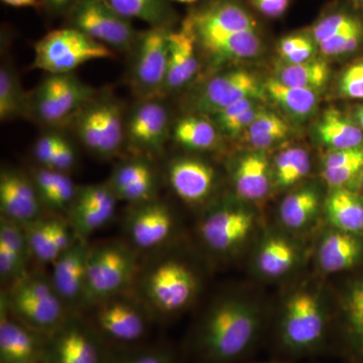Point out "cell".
<instances>
[{
  "instance_id": "obj_1",
  "label": "cell",
  "mask_w": 363,
  "mask_h": 363,
  "mask_svg": "<svg viewBox=\"0 0 363 363\" xmlns=\"http://www.w3.org/2000/svg\"><path fill=\"white\" fill-rule=\"evenodd\" d=\"M262 328V313L257 306L240 297L224 298L198 323L190 350L200 363L236 362L255 348Z\"/></svg>"
},
{
  "instance_id": "obj_2",
  "label": "cell",
  "mask_w": 363,
  "mask_h": 363,
  "mask_svg": "<svg viewBox=\"0 0 363 363\" xmlns=\"http://www.w3.org/2000/svg\"><path fill=\"white\" fill-rule=\"evenodd\" d=\"M1 304L21 323L44 335L56 330L72 313L50 276L40 272H28L7 288Z\"/></svg>"
},
{
  "instance_id": "obj_3",
  "label": "cell",
  "mask_w": 363,
  "mask_h": 363,
  "mask_svg": "<svg viewBox=\"0 0 363 363\" xmlns=\"http://www.w3.org/2000/svg\"><path fill=\"white\" fill-rule=\"evenodd\" d=\"M327 323L320 296L311 290H298L284 306L278 328L279 346L294 357L315 352L323 345Z\"/></svg>"
},
{
  "instance_id": "obj_4",
  "label": "cell",
  "mask_w": 363,
  "mask_h": 363,
  "mask_svg": "<svg viewBox=\"0 0 363 363\" xmlns=\"http://www.w3.org/2000/svg\"><path fill=\"white\" fill-rule=\"evenodd\" d=\"M138 271L135 248L119 241L91 247L84 308L125 293Z\"/></svg>"
},
{
  "instance_id": "obj_5",
  "label": "cell",
  "mask_w": 363,
  "mask_h": 363,
  "mask_svg": "<svg viewBox=\"0 0 363 363\" xmlns=\"http://www.w3.org/2000/svg\"><path fill=\"white\" fill-rule=\"evenodd\" d=\"M198 290L199 279L192 267L175 259L152 264L140 281L143 301L164 316L183 311L194 301Z\"/></svg>"
},
{
  "instance_id": "obj_6",
  "label": "cell",
  "mask_w": 363,
  "mask_h": 363,
  "mask_svg": "<svg viewBox=\"0 0 363 363\" xmlns=\"http://www.w3.org/2000/svg\"><path fill=\"white\" fill-rule=\"evenodd\" d=\"M113 56L111 48L70 26L51 30L35 44L33 67L51 75L70 74L88 62Z\"/></svg>"
},
{
  "instance_id": "obj_7",
  "label": "cell",
  "mask_w": 363,
  "mask_h": 363,
  "mask_svg": "<svg viewBox=\"0 0 363 363\" xmlns=\"http://www.w3.org/2000/svg\"><path fill=\"white\" fill-rule=\"evenodd\" d=\"M106 343L92 324L70 313L47 335L42 363H108Z\"/></svg>"
},
{
  "instance_id": "obj_8",
  "label": "cell",
  "mask_w": 363,
  "mask_h": 363,
  "mask_svg": "<svg viewBox=\"0 0 363 363\" xmlns=\"http://www.w3.org/2000/svg\"><path fill=\"white\" fill-rule=\"evenodd\" d=\"M69 14L72 26L100 44L123 52L135 48L140 33L105 0H80Z\"/></svg>"
},
{
  "instance_id": "obj_9",
  "label": "cell",
  "mask_w": 363,
  "mask_h": 363,
  "mask_svg": "<svg viewBox=\"0 0 363 363\" xmlns=\"http://www.w3.org/2000/svg\"><path fill=\"white\" fill-rule=\"evenodd\" d=\"M92 324L106 342L133 345L147 331L149 314L142 303L121 294L93 306Z\"/></svg>"
},
{
  "instance_id": "obj_10",
  "label": "cell",
  "mask_w": 363,
  "mask_h": 363,
  "mask_svg": "<svg viewBox=\"0 0 363 363\" xmlns=\"http://www.w3.org/2000/svg\"><path fill=\"white\" fill-rule=\"evenodd\" d=\"M123 113L116 100L91 101L78 113L76 128L81 142L102 157L116 156L124 140Z\"/></svg>"
},
{
  "instance_id": "obj_11",
  "label": "cell",
  "mask_w": 363,
  "mask_h": 363,
  "mask_svg": "<svg viewBox=\"0 0 363 363\" xmlns=\"http://www.w3.org/2000/svg\"><path fill=\"white\" fill-rule=\"evenodd\" d=\"M94 90L73 74L50 75L40 83L33 98V108L45 123H62L92 101Z\"/></svg>"
},
{
  "instance_id": "obj_12",
  "label": "cell",
  "mask_w": 363,
  "mask_h": 363,
  "mask_svg": "<svg viewBox=\"0 0 363 363\" xmlns=\"http://www.w3.org/2000/svg\"><path fill=\"white\" fill-rule=\"evenodd\" d=\"M169 33L168 26H150L138 35L131 80L142 95L164 90L168 74Z\"/></svg>"
},
{
  "instance_id": "obj_13",
  "label": "cell",
  "mask_w": 363,
  "mask_h": 363,
  "mask_svg": "<svg viewBox=\"0 0 363 363\" xmlns=\"http://www.w3.org/2000/svg\"><path fill=\"white\" fill-rule=\"evenodd\" d=\"M255 220V214L245 208H216L205 215L200 223V238L211 252L217 255H230L252 234Z\"/></svg>"
},
{
  "instance_id": "obj_14",
  "label": "cell",
  "mask_w": 363,
  "mask_h": 363,
  "mask_svg": "<svg viewBox=\"0 0 363 363\" xmlns=\"http://www.w3.org/2000/svg\"><path fill=\"white\" fill-rule=\"evenodd\" d=\"M117 198L111 184H94L77 188L68 211V221L76 236L87 240L106 225L116 212Z\"/></svg>"
},
{
  "instance_id": "obj_15",
  "label": "cell",
  "mask_w": 363,
  "mask_h": 363,
  "mask_svg": "<svg viewBox=\"0 0 363 363\" xmlns=\"http://www.w3.org/2000/svg\"><path fill=\"white\" fill-rule=\"evenodd\" d=\"M89 250L87 240L77 238L52 264V285L72 313L84 308Z\"/></svg>"
},
{
  "instance_id": "obj_16",
  "label": "cell",
  "mask_w": 363,
  "mask_h": 363,
  "mask_svg": "<svg viewBox=\"0 0 363 363\" xmlns=\"http://www.w3.org/2000/svg\"><path fill=\"white\" fill-rule=\"evenodd\" d=\"M126 234L135 250L161 247L173 235L175 217L164 203L152 201L136 205L126 221Z\"/></svg>"
},
{
  "instance_id": "obj_17",
  "label": "cell",
  "mask_w": 363,
  "mask_h": 363,
  "mask_svg": "<svg viewBox=\"0 0 363 363\" xmlns=\"http://www.w3.org/2000/svg\"><path fill=\"white\" fill-rule=\"evenodd\" d=\"M42 201L32 178L16 169H4L0 176L1 218L26 226L43 216Z\"/></svg>"
},
{
  "instance_id": "obj_18",
  "label": "cell",
  "mask_w": 363,
  "mask_h": 363,
  "mask_svg": "<svg viewBox=\"0 0 363 363\" xmlns=\"http://www.w3.org/2000/svg\"><path fill=\"white\" fill-rule=\"evenodd\" d=\"M47 335L33 330L1 304L0 363H42Z\"/></svg>"
},
{
  "instance_id": "obj_19",
  "label": "cell",
  "mask_w": 363,
  "mask_h": 363,
  "mask_svg": "<svg viewBox=\"0 0 363 363\" xmlns=\"http://www.w3.org/2000/svg\"><path fill=\"white\" fill-rule=\"evenodd\" d=\"M259 80L245 70L227 72L216 76L203 88L198 97L197 107L205 112H217L229 105L247 99H259L262 95Z\"/></svg>"
},
{
  "instance_id": "obj_20",
  "label": "cell",
  "mask_w": 363,
  "mask_h": 363,
  "mask_svg": "<svg viewBox=\"0 0 363 363\" xmlns=\"http://www.w3.org/2000/svg\"><path fill=\"white\" fill-rule=\"evenodd\" d=\"M33 259L52 264L73 245L77 236L68 219L44 216L23 226Z\"/></svg>"
},
{
  "instance_id": "obj_21",
  "label": "cell",
  "mask_w": 363,
  "mask_h": 363,
  "mask_svg": "<svg viewBox=\"0 0 363 363\" xmlns=\"http://www.w3.org/2000/svg\"><path fill=\"white\" fill-rule=\"evenodd\" d=\"M169 125V113L159 101L147 100L138 105L128 124L131 147L142 152H157L162 149Z\"/></svg>"
},
{
  "instance_id": "obj_22",
  "label": "cell",
  "mask_w": 363,
  "mask_h": 363,
  "mask_svg": "<svg viewBox=\"0 0 363 363\" xmlns=\"http://www.w3.org/2000/svg\"><path fill=\"white\" fill-rule=\"evenodd\" d=\"M197 40L188 18L179 30H169L168 74L164 90L175 91L188 84L199 69Z\"/></svg>"
},
{
  "instance_id": "obj_23",
  "label": "cell",
  "mask_w": 363,
  "mask_h": 363,
  "mask_svg": "<svg viewBox=\"0 0 363 363\" xmlns=\"http://www.w3.org/2000/svg\"><path fill=\"white\" fill-rule=\"evenodd\" d=\"M169 181L178 197L189 204L204 201L213 190L215 171L205 162L181 157L171 162Z\"/></svg>"
},
{
  "instance_id": "obj_24",
  "label": "cell",
  "mask_w": 363,
  "mask_h": 363,
  "mask_svg": "<svg viewBox=\"0 0 363 363\" xmlns=\"http://www.w3.org/2000/svg\"><path fill=\"white\" fill-rule=\"evenodd\" d=\"M33 259L23 226L1 218L0 221V281L9 288L28 274Z\"/></svg>"
},
{
  "instance_id": "obj_25",
  "label": "cell",
  "mask_w": 363,
  "mask_h": 363,
  "mask_svg": "<svg viewBox=\"0 0 363 363\" xmlns=\"http://www.w3.org/2000/svg\"><path fill=\"white\" fill-rule=\"evenodd\" d=\"M317 262L327 274L353 269L363 262V235L334 228L327 231L318 247Z\"/></svg>"
},
{
  "instance_id": "obj_26",
  "label": "cell",
  "mask_w": 363,
  "mask_h": 363,
  "mask_svg": "<svg viewBox=\"0 0 363 363\" xmlns=\"http://www.w3.org/2000/svg\"><path fill=\"white\" fill-rule=\"evenodd\" d=\"M341 335L352 359L363 360V277L346 285L340 296Z\"/></svg>"
},
{
  "instance_id": "obj_27",
  "label": "cell",
  "mask_w": 363,
  "mask_h": 363,
  "mask_svg": "<svg viewBox=\"0 0 363 363\" xmlns=\"http://www.w3.org/2000/svg\"><path fill=\"white\" fill-rule=\"evenodd\" d=\"M195 37L198 45L220 61L255 58L262 49V39L257 30L201 33H195Z\"/></svg>"
},
{
  "instance_id": "obj_28",
  "label": "cell",
  "mask_w": 363,
  "mask_h": 363,
  "mask_svg": "<svg viewBox=\"0 0 363 363\" xmlns=\"http://www.w3.org/2000/svg\"><path fill=\"white\" fill-rule=\"evenodd\" d=\"M300 259L295 243L285 236L271 234L260 242L255 255V269L264 278H281L289 274Z\"/></svg>"
},
{
  "instance_id": "obj_29",
  "label": "cell",
  "mask_w": 363,
  "mask_h": 363,
  "mask_svg": "<svg viewBox=\"0 0 363 363\" xmlns=\"http://www.w3.org/2000/svg\"><path fill=\"white\" fill-rule=\"evenodd\" d=\"M233 183L242 199L257 201L266 197L271 187V169L267 157L257 152L241 157L234 168Z\"/></svg>"
},
{
  "instance_id": "obj_30",
  "label": "cell",
  "mask_w": 363,
  "mask_h": 363,
  "mask_svg": "<svg viewBox=\"0 0 363 363\" xmlns=\"http://www.w3.org/2000/svg\"><path fill=\"white\" fill-rule=\"evenodd\" d=\"M334 229L363 235V197L345 188H334L324 204Z\"/></svg>"
},
{
  "instance_id": "obj_31",
  "label": "cell",
  "mask_w": 363,
  "mask_h": 363,
  "mask_svg": "<svg viewBox=\"0 0 363 363\" xmlns=\"http://www.w3.org/2000/svg\"><path fill=\"white\" fill-rule=\"evenodd\" d=\"M32 179L43 206L54 213H68L77 188L67 173L42 167L33 172Z\"/></svg>"
},
{
  "instance_id": "obj_32",
  "label": "cell",
  "mask_w": 363,
  "mask_h": 363,
  "mask_svg": "<svg viewBox=\"0 0 363 363\" xmlns=\"http://www.w3.org/2000/svg\"><path fill=\"white\" fill-rule=\"evenodd\" d=\"M320 140L332 150L362 147L363 130L335 109L325 111L317 126Z\"/></svg>"
},
{
  "instance_id": "obj_33",
  "label": "cell",
  "mask_w": 363,
  "mask_h": 363,
  "mask_svg": "<svg viewBox=\"0 0 363 363\" xmlns=\"http://www.w3.org/2000/svg\"><path fill=\"white\" fill-rule=\"evenodd\" d=\"M320 209V196L316 189H298L286 196L279 207L281 223L291 230H300L309 225Z\"/></svg>"
},
{
  "instance_id": "obj_34",
  "label": "cell",
  "mask_w": 363,
  "mask_h": 363,
  "mask_svg": "<svg viewBox=\"0 0 363 363\" xmlns=\"http://www.w3.org/2000/svg\"><path fill=\"white\" fill-rule=\"evenodd\" d=\"M264 90L276 104H278L291 116L305 118L311 116L316 109L318 104L316 91L291 87L274 78L267 81Z\"/></svg>"
},
{
  "instance_id": "obj_35",
  "label": "cell",
  "mask_w": 363,
  "mask_h": 363,
  "mask_svg": "<svg viewBox=\"0 0 363 363\" xmlns=\"http://www.w3.org/2000/svg\"><path fill=\"white\" fill-rule=\"evenodd\" d=\"M123 18L140 20L150 26H168L172 18L167 0H105Z\"/></svg>"
},
{
  "instance_id": "obj_36",
  "label": "cell",
  "mask_w": 363,
  "mask_h": 363,
  "mask_svg": "<svg viewBox=\"0 0 363 363\" xmlns=\"http://www.w3.org/2000/svg\"><path fill=\"white\" fill-rule=\"evenodd\" d=\"M328 64L321 60H309L305 63L289 64L279 71L278 80L291 87L317 91L328 81Z\"/></svg>"
},
{
  "instance_id": "obj_37",
  "label": "cell",
  "mask_w": 363,
  "mask_h": 363,
  "mask_svg": "<svg viewBox=\"0 0 363 363\" xmlns=\"http://www.w3.org/2000/svg\"><path fill=\"white\" fill-rule=\"evenodd\" d=\"M174 135L181 145L192 150H210L218 142L216 128L199 116L180 119L176 124Z\"/></svg>"
},
{
  "instance_id": "obj_38",
  "label": "cell",
  "mask_w": 363,
  "mask_h": 363,
  "mask_svg": "<svg viewBox=\"0 0 363 363\" xmlns=\"http://www.w3.org/2000/svg\"><path fill=\"white\" fill-rule=\"evenodd\" d=\"M28 106L30 101L18 76L11 67L2 66L0 70V119L4 121L23 116Z\"/></svg>"
},
{
  "instance_id": "obj_39",
  "label": "cell",
  "mask_w": 363,
  "mask_h": 363,
  "mask_svg": "<svg viewBox=\"0 0 363 363\" xmlns=\"http://www.w3.org/2000/svg\"><path fill=\"white\" fill-rule=\"evenodd\" d=\"M311 167L309 155L301 147H290L274 160V179L279 187L288 188L308 175Z\"/></svg>"
},
{
  "instance_id": "obj_40",
  "label": "cell",
  "mask_w": 363,
  "mask_h": 363,
  "mask_svg": "<svg viewBox=\"0 0 363 363\" xmlns=\"http://www.w3.org/2000/svg\"><path fill=\"white\" fill-rule=\"evenodd\" d=\"M152 178H156V174L149 162L143 160H130L117 166L109 184L114 192H116L126 186Z\"/></svg>"
},
{
  "instance_id": "obj_41",
  "label": "cell",
  "mask_w": 363,
  "mask_h": 363,
  "mask_svg": "<svg viewBox=\"0 0 363 363\" xmlns=\"http://www.w3.org/2000/svg\"><path fill=\"white\" fill-rule=\"evenodd\" d=\"M362 21L350 13H336L329 14L318 21L313 28V38L318 44L330 39L334 35L362 25Z\"/></svg>"
},
{
  "instance_id": "obj_42",
  "label": "cell",
  "mask_w": 363,
  "mask_h": 363,
  "mask_svg": "<svg viewBox=\"0 0 363 363\" xmlns=\"http://www.w3.org/2000/svg\"><path fill=\"white\" fill-rule=\"evenodd\" d=\"M363 40V23L345 32L338 33L319 44L322 54L327 56L354 52Z\"/></svg>"
},
{
  "instance_id": "obj_43",
  "label": "cell",
  "mask_w": 363,
  "mask_h": 363,
  "mask_svg": "<svg viewBox=\"0 0 363 363\" xmlns=\"http://www.w3.org/2000/svg\"><path fill=\"white\" fill-rule=\"evenodd\" d=\"M108 363H177L171 351L154 347L130 351L118 357H111Z\"/></svg>"
},
{
  "instance_id": "obj_44",
  "label": "cell",
  "mask_w": 363,
  "mask_h": 363,
  "mask_svg": "<svg viewBox=\"0 0 363 363\" xmlns=\"http://www.w3.org/2000/svg\"><path fill=\"white\" fill-rule=\"evenodd\" d=\"M341 96L363 99V61L346 69L338 85Z\"/></svg>"
},
{
  "instance_id": "obj_45",
  "label": "cell",
  "mask_w": 363,
  "mask_h": 363,
  "mask_svg": "<svg viewBox=\"0 0 363 363\" xmlns=\"http://www.w3.org/2000/svg\"><path fill=\"white\" fill-rule=\"evenodd\" d=\"M363 161L351 162L335 168H324L322 177L333 188H344L346 184L362 173Z\"/></svg>"
},
{
  "instance_id": "obj_46",
  "label": "cell",
  "mask_w": 363,
  "mask_h": 363,
  "mask_svg": "<svg viewBox=\"0 0 363 363\" xmlns=\"http://www.w3.org/2000/svg\"><path fill=\"white\" fill-rule=\"evenodd\" d=\"M247 135H272L281 133L288 135L290 128L285 121L277 114L264 111L247 128Z\"/></svg>"
},
{
  "instance_id": "obj_47",
  "label": "cell",
  "mask_w": 363,
  "mask_h": 363,
  "mask_svg": "<svg viewBox=\"0 0 363 363\" xmlns=\"http://www.w3.org/2000/svg\"><path fill=\"white\" fill-rule=\"evenodd\" d=\"M61 140L62 136L56 135H45L38 140L35 145V156L42 167L51 168Z\"/></svg>"
},
{
  "instance_id": "obj_48",
  "label": "cell",
  "mask_w": 363,
  "mask_h": 363,
  "mask_svg": "<svg viewBox=\"0 0 363 363\" xmlns=\"http://www.w3.org/2000/svg\"><path fill=\"white\" fill-rule=\"evenodd\" d=\"M257 105H259V99L247 98V99L240 100V101L229 105L226 108L217 112L215 116H216L217 124H218L219 128L221 130H223L229 123H233L234 119L238 118L241 114L250 111L253 107L257 106Z\"/></svg>"
},
{
  "instance_id": "obj_49",
  "label": "cell",
  "mask_w": 363,
  "mask_h": 363,
  "mask_svg": "<svg viewBox=\"0 0 363 363\" xmlns=\"http://www.w3.org/2000/svg\"><path fill=\"white\" fill-rule=\"evenodd\" d=\"M363 161V147L331 150L324 159V168H335L351 162Z\"/></svg>"
},
{
  "instance_id": "obj_50",
  "label": "cell",
  "mask_w": 363,
  "mask_h": 363,
  "mask_svg": "<svg viewBox=\"0 0 363 363\" xmlns=\"http://www.w3.org/2000/svg\"><path fill=\"white\" fill-rule=\"evenodd\" d=\"M76 164V150L72 143L65 138H62L61 143L55 155L54 161L52 162L51 168L56 171L67 173L70 171Z\"/></svg>"
},
{
  "instance_id": "obj_51",
  "label": "cell",
  "mask_w": 363,
  "mask_h": 363,
  "mask_svg": "<svg viewBox=\"0 0 363 363\" xmlns=\"http://www.w3.org/2000/svg\"><path fill=\"white\" fill-rule=\"evenodd\" d=\"M264 111V109L262 108L260 105H257V106L253 107V108L250 109V111L241 114L238 118L234 119L233 123H229L228 125L225 126L222 130H223L226 135L230 136L240 135L242 131L247 130V128L252 125L253 121Z\"/></svg>"
},
{
  "instance_id": "obj_52",
  "label": "cell",
  "mask_w": 363,
  "mask_h": 363,
  "mask_svg": "<svg viewBox=\"0 0 363 363\" xmlns=\"http://www.w3.org/2000/svg\"><path fill=\"white\" fill-rule=\"evenodd\" d=\"M257 11L267 18H279L283 16L290 6V0H252Z\"/></svg>"
},
{
  "instance_id": "obj_53",
  "label": "cell",
  "mask_w": 363,
  "mask_h": 363,
  "mask_svg": "<svg viewBox=\"0 0 363 363\" xmlns=\"http://www.w3.org/2000/svg\"><path fill=\"white\" fill-rule=\"evenodd\" d=\"M314 44L312 40L306 37L304 42L301 44L296 51L285 59L289 64H301L309 61L313 52H314Z\"/></svg>"
},
{
  "instance_id": "obj_54",
  "label": "cell",
  "mask_w": 363,
  "mask_h": 363,
  "mask_svg": "<svg viewBox=\"0 0 363 363\" xmlns=\"http://www.w3.org/2000/svg\"><path fill=\"white\" fill-rule=\"evenodd\" d=\"M286 135L272 133V135H247L248 143L255 150H264L271 147L286 138Z\"/></svg>"
},
{
  "instance_id": "obj_55",
  "label": "cell",
  "mask_w": 363,
  "mask_h": 363,
  "mask_svg": "<svg viewBox=\"0 0 363 363\" xmlns=\"http://www.w3.org/2000/svg\"><path fill=\"white\" fill-rule=\"evenodd\" d=\"M80 0H40V4L55 13H70Z\"/></svg>"
},
{
  "instance_id": "obj_56",
  "label": "cell",
  "mask_w": 363,
  "mask_h": 363,
  "mask_svg": "<svg viewBox=\"0 0 363 363\" xmlns=\"http://www.w3.org/2000/svg\"><path fill=\"white\" fill-rule=\"evenodd\" d=\"M305 39V35H289V37L284 38L279 43V54L284 59H286L300 47Z\"/></svg>"
},
{
  "instance_id": "obj_57",
  "label": "cell",
  "mask_w": 363,
  "mask_h": 363,
  "mask_svg": "<svg viewBox=\"0 0 363 363\" xmlns=\"http://www.w3.org/2000/svg\"><path fill=\"white\" fill-rule=\"evenodd\" d=\"M2 1L13 7H30L40 4V0H2Z\"/></svg>"
},
{
  "instance_id": "obj_58",
  "label": "cell",
  "mask_w": 363,
  "mask_h": 363,
  "mask_svg": "<svg viewBox=\"0 0 363 363\" xmlns=\"http://www.w3.org/2000/svg\"><path fill=\"white\" fill-rule=\"evenodd\" d=\"M355 119H357L358 126L363 130V105L355 111Z\"/></svg>"
},
{
  "instance_id": "obj_59",
  "label": "cell",
  "mask_w": 363,
  "mask_h": 363,
  "mask_svg": "<svg viewBox=\"0 0 363 363\" xmlns=\"http://www.w3.org/2000/svg\"><path fill=\"white\" fill-rule=\"evenodd\" d=\"M173 1L181 2V4H192V2L197 1V0H173Z\"/></svg>"
},
{
  "instance_id": "obj_60",
  "label": "cell",
  "mask_w": 363,
  "mask_h": 363,
  "mask_svg": "<svg viewBox=\"0 0 363 363\" xmlns=\"http://www.w3.org/2000/svg\"><path fill=\"white\" fill-rule=\"evenodd\" d=\"M267 363H290V362H267Z\"/></svg>"
},
{
  "instance_id": "obj_61",
  "label": "cell",
  "mask_w": 363,
  "mask_h": 363,
  "mask_svg": "<svg viewBox=\"0 0 363 363\" xmlns=\"http://www.w3.org/2000/svg\"><path fill=\"white\" fill-rule=\"evenodd\" d=\"M354 1H357V2H363V0H354Z\"/></svg>"
},
{
  "instance_id": "obj_62",
  "label": "cell",
  "mask_w": 363,
  "mask_h": 363,
  "mask_svg": "<svg viewBox=\"0 0 363 363\" xmlns=\"http://www.w3.org/2000/svg\"><path fill=\"white\" fill-rule=\"evenodd\" d=\"M362 185H363V169H362Z\"/></svg>"
}]
</instances>
